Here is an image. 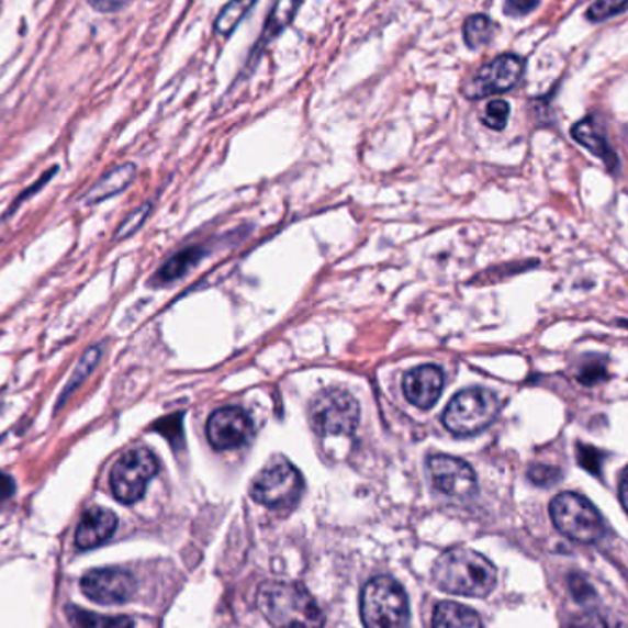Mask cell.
Returning a JSON list of instances; mask_svg holds the SVG:
<instances>
[{
  "label": "cell",
  "instance_id": "obj_32",
  "mask_svg": "<svg viewBox=\"0 0 628 628\" xmlns=\"http://www.w3.org/2000/svg\"><path fill=\"white\" fill-rule=\"evenodd\" d=\"M606 370L603 362H588V365L584 366L581 373H579V381L583 382V384H595V382H599L603 377H605Z\"/></svg>",
  "mask_w": 628,
  "mask_h": 628
},
{
  "label": "cell",
  "instance_id": "obj_15",
  "mask_svg": "<svg viewBox=\"0 0 628 628\" xmlns=\"http://www.w3.org/2000/svg\"><path fill=\"white\" fill-rule=\"evenodd\" d=\"M302 2L303 0H274L269 18H267V23H265L263 32L259 35L258 43H256L253 54H250V63L256 61L259 54H261L276 37H280V35L285 32L287 26L296 18L298 10L302 7Z\"/></svg>",
  "mask_w": 628,
  "mask_h": 628
},
{
  "label": "cell",
  "instance_id": "obj_7",
  "mask_svg": "<svg viewBox=\"0 0 628 628\" xmlns=\"http://www.w3.org/2000/svg\"><path fill=\"white\" fill-rule=\"evenodd\" d=\"M158 461L152 450L138 447L120 456L111 471L114 498L122 504H135L146 494L147 485L157 476Z\"/></svg>",
  "mask_w": 628,
  "mask_h": 628
},
{
  "label": "cell",
  "instance_id": "obj_23",
  "mask_svg": "<svg viewBox=\"0 0 628 628\" xmlns=\"http://www.w3.org/2000/svg\"><path fill=\"white\" fill-rule=\"evenodd\" d=\"M494 23L487 15H471L463 24V40L469 48H480L493 40Z\"/></svg>",
  "mask_w": 628,
  "mask_h": 628
},
{
  "label": "cell",
  "instance_id": "obj_34",
  "mask_svg": "<svg viewBox=\"0 0 628 628\" xmlns=\"http://www.w3.org/2000/svg\"><path fill=\"white\" fill-rule=\"evenodd\" d=\"M570 590H572L573 597L579 599V603H586L594 595L592 586H588V583L583 577H577V575L570 579Z\"/></svg>",
  "mask_w": 628,
  "mask_h": 628
},
{
  "label": "cell",
  "instance_id": "obj_9",
  "mask_svg": "<svg viewBox=\"0 0 628 628\" xmlns=\"http://www.w3.org/2000/svg\"><path fill=\"white\" fill-rule=\"evenodd\" d=\"M526 68V61L516 54H502L493 61L483 65L463 87L469 100H482L487 96L502 94L516 87Z\"/></svg>",
  "mask_w": 628,
  "mask_h": 628
},
{
  "label": "cell",
  "instance_id": "obj_4",
  "mask_svg": "<svg viewBox=\"0 0 628 628\" xmlns=\"http://www.w3.org/2000/svg\"><path fill=\"white\" fill-rule=\"evenodd\" d=\"M500 401L483 388H469L456 393L444 412V425L455 436H474L491 427L498 417Z\"/></svg>",
  "mask_w": 628,
  "mask_h": 628
},
{
  "label": "cell",
  "instance_id": "obj_6",
  "mask_svg": "<svg viewBox=\"0 0 628 628\" xmlns=\"http://www.w3.org/2000/svg\"><path fill=\"white\" fill-rule=\"evenodd\" d=\"M309 417H311V427L314 433L321 436H349L355 433V428L359 427L360 406L357 399L346 390H324L313 399L311 408H309Z\"/></svg>",
  "mask_w": 628,
  "mask_h": 628
},
{
  "label": "cell",
  "instance_id": "obj_1",
  "mask_svg": "<svg viewBox=\"0 0 628 628\" xmlns=\"http://www.w3.org/2000/svg\"><path fill=\"white\" fill-rule=\"evenodd\" d=\"M434 583L449 594L485 597L496 586L498 572L487 557L467 548L445 551L433 568Z\"/></svg>",
  "mask_w": 628,
  "mask_h": 628
},
{
  "label": "cell",
  "instance_id": "obj_5",
  "mask_svg": "<svg viewBox=\"0 0 628 628\" xmlns=\"http://www.w3.org/2000/svg\"><path fill=\"white\" fill-rule=\"evenodd\" d=\"M551 520L568 539L594 545L605 537V522L588 500L575 493L557 494L550 505Z\"/></svg>",
  "mask_w": 628,
  "mask_h": 628
},
{
  "label": "cell",
  "instance_id": "obj_21",
  "mask_svg": "<svg viewBox=\"0 0 628 628\" xmlns=\"http://www.w3.org/2000/svg\"><path fill=\"white\" fill-rule=\"evenodd\" d=\"M258 0H231L223 10L220 18L215 19V34L228 35L237 29V24L247 18V13L256 7Z\"/></svg>",
  "mask_w": 628,
  "mask_h": 628
},
{
  "label": "cell",
  "instance_id": "obj_30",
  "mask_svg": "<svg viewBox=\"0 0 628 628\" xmlns=\"http://www.w3.org/2000/svg\"><path fill=\"white\" fill-rule=\"evenodd\" d=\"M564 628H608L605 619L597 614H579L564 625Z\"/></svg>",
  "mask_w": 628,
  "mask_h": 628
},
{
  "label": "cell",
  "instance_id": "obj_12",
  "mask_svg": "<svg viewBox=\"0 0 628 628\" xmlns=\"http://www.w3.org/2000/svg\"><path fill=\"white\" fill-rule=\"evenodd\" d=\"M81 590L101 605H122L135 595L136 579L120 568H100L83 575Z\"/></svg>",
  "mask_w": 628,
  "mask_h": 628
},
{
  "label": "cell",
  "instance_id": "obj_26",
  "mask_svg": "<svg viewBox=\"0 0 628 628\" xmlns=\"http://www.w3.org/2000/svg\"><path fill=\"white\" fill-rule=\"evenodd\" d=\"M149 212H152V202H146L141 208H136L135 212L120 225L119 232L114 234V239L122 242L125 237L133 236L136 231H141V226L146 223Z\"/></svg>",
  "mask_w": 628,
  "mask_h": 628
},
{
  "label": "cell",
  "instance_id": "obj_36",
  "mask_svg": "<svg viewBox=\"0 0 628 628\" xmlns=\"http://www.w3.org/2000/svg\"><path fill=\"white\" fill-rule=\"evenodd\" d=\"M619 500L628 513V467L623 471L621 480H619Z\"/></svg>",
  "mask_w": 628,
  "mask_h": 628
},
{
  "label": "cell",
  "instance_id": "obj_20",
  "mask_svg": "<svg viewBox=\"0 0 628 628\" xmlns=\"http://www.w3.org/2000/svg\"><path fill=\"white\" fill-rule=\"evenodd\" d=\"M67 614L74 628H135V623L127 616H100L78 606H68Z\"/></svg>",
  "mask_w": 628,
  "mask_h": 628
},
{
  "label": "cell",
  "instance_id": "obj_24",
  "mask_svg": "<svg viewBox=\"0 0 628 628\" xmlns=\"http://www.w3.org/2000/svg\"><path fill=\"white\" fill-rule=\"evenodd\" d=\"M628 10V0H595L594 4L588 8L586 18L590 23H603L608 19L621 15Z\"/></svg>",
  "mask_w": 628,
  "mask_h": 628
},
{
  "label": "cell",
  "instance_id": "obj_8",
  "mask_svg": "<svg viewBox=\"0 0 628 628\" xmlns=\"http://www.w3.org/2000/svg\"><path fill=\"white\" fill-rule=\"evenodd\" d=\"M302 474L287 460L265 467L253 483V498L272 509L292 507L302 496Z\"/></svg>",
  "mask_w": 628,
  "mask_h": 628
},
{
  "label": "cell",
  "instance_id": "obj_13",
  "mask_svg": "<svg viewBox=\"0 0 628 628\" xmlns=\"http://www.w3.org/2000/svg\"><path fill=\"white\" fill-rule=\"evenodd\" d=\"M445 386L444 370L439 366L425 365L408 371L403 379L404 397L417 408H433L441 397Z\"/></svg>",
  "mask_w": 628,
  "mask_h": 628
},
{
  "label": "cell",
  "instance_id": "obj_16",
  "mask_svg": "<svg viewBox=\"0 0 628 628\" xmlns=\"http://www.w3.org/2000/svg\"><path fill=\"white\" fill-rule=\"evenodd\" d=\"M572 136L592 155L601 158L608 168H616V153L612 152L610 144L606 141L605 131L594 116H588V119L581 120L579 124L573 125Z\"/></svg>",
  "mask_w": 628,
  "mask_h": 628
},
{
  "label": "cell",
  "instance_id": "obj_10",
  "mask_svg": "<svg viewBox=\"0 0 628 628\" xmlns=\"http://www.w3.org/2000/svg\"><path fill=\"white\" fill-rule=\"evenodd\" d=\"M208 441L217 450L239 449L254 436V423L242 406H223L210 415Z\"/></svg>",
  "mask_w": 628,
  "mask_h": 628
},
{
  "label": "cell",
  "instance_id": "obj_19",
  "mask_svg": "<svg viewBox=\"0 0 628 628\" xmlns=\"http://www.w3.org/2000/svg\"><path fill=\"white\" fill-rule=\"evenodd\" d=\"M103 351H105L103 344H94V346H90V348L81 355V359H79L78 365L74 368L72 375H70L67 384L63 388L61 395L57 399L56 412H59V410L67 404L68 397L89 379L90 373L96 370V366L100 365Z\"/></svg>",
  "mask_w": 628,
  "mask_h": 628
},
{
  "label": "cell",
  "instance_id": "obj_29",
  "mask_svg": "<svg viewBox=\"0 0 628 628\" xmlns=\"http://www.w3.org/2000/svg\"><path fill=\"white\" fill-rule=\"evenodd\" d=\"M540 0H505L504 13L509 18H524L539 8Z\"/></svg>",
  "mask_w": 628,
  "mask_h": 628
},
{
  "label": "cell",
  "instance_id": "obj_28",
  "mask_svg": "<svg viewBox=\"0 0 628 628\" xmlns=\"http://www.w3.org/2000/svg\"><path fill=\"white\" fill-rule=\"evenodd\" d=\"M577 456L581 467H584L586 471L592 472L595 476H599L601 460H603V455H601L599 450L590 447V445H579Z\"/></svg>",
  "mask_w": 628,
  "mask_h": 628
},
{
  "label": "cell",
  "instance_id": "obj_33",
  "mask_svg": "<svg viewBox=\"0 0 628 628\" xmlns=\"http://www.w3.org/2000/svg\"><path fill=\"white\" fill-rule=\"evenodd\" d=\"M89 7L98 13H119L124 10L131 0H87Z\"/></svg>",
  "mask_w": 628,
  "mask_h": 628
},
{
  "label": "cell",
  "instance_id": "obj_31",
  "mask_svg": "<svg viewBox=\"0 0 628 628\" xmlns=\"http://www.w3.org/2000/svg\"><path fill=\"white\" fill-rule=\"evenodd\" d=\"M56 173H57V166H54V168L48 169V171H46V173L43 175V177H41V179L37 180V182H35V184L32 186V188H29V190H24L23 193L19 195L18 201L13 202L12 206H10V210H8V214H13V210H18L19 204H23V202L26 201V199H30V197L34 195L35 191H40L41 188H43V186H45L46 182H48V180H51L52 177H54V175Z\"/></svg>",
  "mask_w": 628,
  "mask_h": 628
},
{
  "label": "cell",
  "instance_id": "obj_25",
  "mask_svg": "<svg viewBox=\"0 0 628 628\" xmlns=\"http://www.w3.org/2000/svg\"><path fill=\"white\" fill-rule=\"evenodd\" d=\"M511 108L505 100L489 101L485 113H483L482 122L487 125L489 130L502 131L509 120Z\"/></svg>",
  "mask_w": 628,
  "mask_h": 628
},
{
  "label": "cell",
  "instance_id": "obj_27",
  "mask_svg": "<svg viewBox=\"0 0 628 628\" xmlns=\"http://www.w3.org/2000/svg\"><path fill=\"white\" fill-rule=\"evenodd\" d=\"M562 472L557 467L534 466L528 471V478L539 487H551L557 482H561Z\"/></svg>",
  "mask_w": 628,
  "mask_h": 628
},
{
  "label": "cell",
  "instance_id": "obj_2",
  "mask_svg": "<svg viewBox=\"0 0 628 628\" xmlns=\"http://www.w3.org/2000/svg\"><path fill=\"white\" fill-rule=\"evenodd\" d=\"M258 608L276 628H322L324 612L313 595L294 583H265L258 590Z\"/></svg>",
  "mask_w": 628,
  "mask_h": 628
},
{
  "label": "cell",
  "instance_id": "obj_17",
  "mask_svg": "<svg viewBox=\"0 0 628 628\" xmlns=\"http://www.w3.org/2000/svg\"><path fill=\"white\" fill-rule=\"evenodd\" d=\"M136 166L135 164H124L109 171L105 177H101L89 193L85 195L87 204H98L101 201H108L111 197L119 195L120 191H124L127 186L135 180Z\"/></svg>",
  "mask_w": 628,
  "mask_h": 628
},
{
  "label": "cell",
  "instance_id": "obj_14",
  "mask_svg": "<svg viewBox=\"0 0 628 628\" xmlns=\"http://www.w3.org/2000/svg\"><path fill=\"white\" fill-rule=\"evenodd\" d=\"M119 518L113 511L92 507L85 513L76 529V546L79 550H92L113 537Z\"/></svg>",
  "mask_w": 628,
  "mask_h": 628
},
{
  "label": "cell",
  "instance_id": "obj_11",
  "mask_svg": "<svg viewBox=\"0 0 628 628\" xmlns=\"http://www.w3.org/2000/svg\"><path fill=\"white\" fill-rule=\"evenodd\" d=\"M428 476L439 493L469 498L476 493V474L467 461L455 456L433 455L427 460Z\"/></svg>",
  "mask_w": 628,
  "mask_h": 628
},
{
  "label": "cell",
  "instance_id": "obj_3",
  "mask_svg": "<svg viewBox=\"0 0 628 628\" xmlns=\"http://www.w3.org/2000/svg\"><path fill=\"white\" fill-rule=\"evenodd\" d=\"M360 617L366 628H408V595L393 577L371 579L362 590Z\"/></svg>",
  "mask_w": 628,
  "mask_h": 628
},
{
  "label": "cell",
  "instance_id": "obj_35",
  "mask_svg": "<svg viewBox=\"0 0 628 628\" xmlns=\"http://www.w3.org/2000/svg\"><path fill=\"white\" fill-rule=\"evenodd\" d=\"M15 494V482L12 476H8L7 472L0 471V504L12 498Z\"/></svg>",
  "mask_w": 628,
  "mask_h": 628
},
{
  "label": "cell",
  "instance_id": "obj_22",
  "mask_svg": "<svg viewBox=\"0 0 628 628\" xmlns=\"http://www.w3.org/2000/svg\"><path fill=\"white\" fill-rule=\"evenodd\" d=\"M197 259H199V250H195V248H190V250L177 254V256L169 259L168 263L164 265L162 269L158 270V274L155 276V280L153 281H155L157 285H166V283L179 280L180 276L188 272L191 265L197 263Z\"/></svg>",
  "mask_w": 628,
  "mask_h": 628
},
{
  "label": "cell",
  "instance_id": "obj_18",
  "mask_svg": "<svg viewBox=\"0 0 628 628\" xmlns=\"http://www.w3.org/2000/svg\"><path fill=\"white\" fill-rule=\"evenodd\" d=\"M434 628H483L482 619L469 606L441 601L434 610Z\"/></svg>",
  "mask_w": 628,
  "mask_h": 628
}]
</instances>
